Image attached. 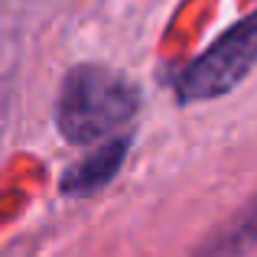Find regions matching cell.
<instances>
[{
	"label": "cell",
	"mask_w": 257,
	"mask_h": 257,
	"mask_svg": "<svg viewBox=\"0 0 257 257\" xmlns=\"http://www.w3.org/2000/svg\"><path fill=\"white\" fill-rule=\"evenodd\" d=\"M257 241V199L241 212L238 221H231V228L218 231V238L212 244H205V257H231L234 251H244Z\"/></svg>",
	"instance_id": "4"
},
{
	"label": "cell",
	"mask_w": 257,
	"mask_h": 257,
	"mask_svg": "<svg viewBox=\"0 0 257 257\" xmlns=\"http://www.w3.org/2000/svg\"><path fill=\"white\" fill-rule=\"evenodd\" d=\"M257 62V10L244 17L238 26L215 39L199 59L176 75V94L179 101H208L231 91Z\"/></svg>",
	"instance_id": "2"
},
{
	"label": "cell",
	"mask_w": 257,
	"mask_h": 257,
	"mask_svg": "<svg viewBox=\"0 0 257 257\" xmlns=\"http://www.w3.org/2000/svg\"><path fill=\"white\" fill-rule=\"evenodd\" d=\"M140 107V91L131 78L101 65H78L62 82L56 124L69 144L88 147L124 131Z\"/></svg>",
	"instance_id": "1"
},
{
	"label": "cell",
	"mask_w": 257,
	"mask_h": 257,
	"mask_svg": "<svg viewBox=\"0 0 257 257\" xmlns=\"http://www.w3.org/2000/svg\"><path fill=\"white\" fill-rule=\"evenodd\" d=\"M127 147H131V140H127L124 134L104 140L94 153H88L85 160H78L75 166L65 170L62 192L65 195H91V192H98L101 186H107V182L114 179V173L120 170V163H124Z\"/></svg>",
	"instance_id": "3"
}]
</instances>
